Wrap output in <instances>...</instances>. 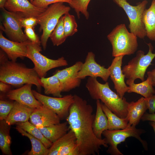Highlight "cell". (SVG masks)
<instances>
[{
    "label": "cell",
    "instance_id": "cell-18",
    "mask_svg": "<svg viewBox=\"0 0 155 155\" xmlns=\"http://www.w3.org/2000/svg\"><path fill=\"white\" fill-rule=\"evenodd\" d=\"M124 56L115 57L108 67L109 76L114 84V88L117 94L121 98L124 97L128 89V86L125 81V76L121 67Z\"/></svg>",
    "mask_w": 155,
    "mask_h": 155
},
{
    "label": "cell",
    "instance_id": "cell-35",
    "mask_svg": "<svg viewBox=\"0 0 155 155\" xmlns=\"http://www.w3.org/2000/svg\"><path fill=\"white\" fill-rule=\"evenodd\" d=\"M72 0H33L32 3L37 7L46 8L49 5L58 2L67 3L69 4Z\"/></svg>",
    "mask_w": 155,
    "mask_h": 155
},
{
    "label": "cell",
    "instance_id": "cell-17",
    "mask_svg": "<svg viewBox=\"0 0 155 155\" xmlns=\"http://www.w3.org/2000/svg\"><path fill=\"white\" fill-rule=\"evenodd\" d=\"M32 85L26 84L17 89L10 90L7 92L6 96L10 100L32 108H38L42 104L34 96L32 90Z\"/></svg>",
    "mask_w": 155,
    "mask_h": 155
},
{
    "label": "cell",
    "instance_id": "cell-13",
    "mask_svg": "<svg viewBox=\"0 0 155 155\" xmlns=\"http://www.w3.org/2000/svg\"><path fill=\"white\" fill-rule=\"evenodd\" d=\"M49 150L48 155H79L76 137L70 129L53 143Z\"/></svg>",
    "mask_w": 155,
    "mask_h": 155
},
{
    "label": "cell",
    "instance_id": "cell-3",
    "mask_svg": "<svg viewBox=\"0 0 155 155\" xmlns=\"http://www.w3.org/2000/svg\"><path fill=\"white\" fill-rule=\"evenodd\" d=\"M0 81L14 86L31 84L39 90L42 86L40 78L34 68L12 61L0 64Z\"/></svg>",
    "mask_w": 155,
    "mask_h": 155
},
{
    "label": "cell",
    "instance_id": "cell-21",
    "mask_svg": "<svg viewBox=\"0 0 155 155\" xmlns=\"http://www.w3.org/2000/svg\"><path fill=\"white\" fill-rule=\"evenodd\" d=\"M34 109L15 101L13 107L5 121L10 126L18 122L28 121Z\"/></svg>",
    "mask_w": 155,
    "mask_h": 155
},
{
    "label": "cell",
    "instance_id": "cell-12",
    "mask_svg": "<svg viewBox=\"0 0 155 155\" xmlns=\"http://www.w3.org/2000/svg\"><path fill=\"white\" fill-rule=\"evenodd\" d=\"M87 76L100 77L105 82L107 81L109 77L108 67L105 68L98 63L95 60L94 54L91 51L88 53L85 62L83 63L77 77L82 80Z\"/></svg>",
    "mask_w": 155,
    "mask_h": 155
},
{
    "label": "cell",
    "instance_id": "cell-20",
    "mask_svg": "<svg viewBox=\"0 0 155 155\" xmlns=\"http://www.w3.org/2000/svg\"><path fill=\"white\" fill-rule=\"evenodd\" d=\"M148 109L145 98L142 97L137 101L128 102V113L126 118L128 121V125L136 126Z\"/></svg>",
    "mask_w": 155,
    "mask_h": 155
},
{
    "label": "cell",
    "instance_id": "cell-10",
    "mask_svg": "<svg viewBox=\"0 0 155 155\" xmlns=\"http://www.w3.org/2000/svg\"><path fill=\"white\" fill-rule=\"evenodd\" d=\"M1 9L3 25H0L1 31L5 33L10 40L23 42L29 40L22 29V27L20 20L22 17L7 10L5 8Z\"/></svg>",
    "mask_w": 155,
    "mask_h": 155
},
{
    "label": "cell",
    "instance_id": "cell-9",
    "mask_svg": "<svg viewBox=\"0 0 155 155\" xmlns=\"http://www.w3.org/2000/svg\"><path fill=\"white\" fill-rule=\"evenodd\" d=\"M142 129H137L135 126H129L126 128L119 130L107 129L103 131L102 135L104 137L107 144L109 146L107 152L112 155H123L117 148L118 145L124 142L126 138L133 137L138 139L145 149H147L146 142L142 139L140 135L144 132Z\"/></svg>",
    "mask_w": 155,
    "mask_h": 155
},
{
    "label": "cell",
    "instance_id": "cell-2",
    "mask_svg": "<svg viewBox=\"0 0 155 155\" xmlns=\"http://www.w3.org/2000/svg\"><path fill=\"white\" fill-rule=\"evenodd\" d=\"M91 98L99 100L119 117L125 118L127 115L128 103L123 97L121 98L110 88L108 82L101 84L97 78L89 77L86 84Z\"/></svg>",
    "mask_w": 155,
    "mask_h": 155
},
{
    "label": "cell",
    "instance_id": "cell-15",
    "mask_svg": "<svg viewBox=\"0 0 155 155\" xmlns=\"http://www.w3.org/2000/svg\"><path fill=\"white\" fill-rule=\"evenodd\" d=\"M4 8L24 18H37L46 9L35 6L28 0H7Z\"/></svg>",
    "mask_w": 155,
    "mask_h": 155
},
{
    "label": "cell",
    "instance_id": "cell-44",
    "mask_svg": "<svg viewBox=\"0 0 155 155\" xmlns=\"http://www.w3.org/2000/svg\"><path fill=\"white\" fill-rule=\"evenodd\" d=\"M150 124L152 127L155 134V122L152 121L150 123Z\"/></svg>",
    "mask_w": 155,
    "mask_h": 155
},
{
    "label": "cell",
    "instance_id": "cell-37",
    "mask_svg": "<svg viewBox=\"0 0 155 155\" xmlns=\"http://www.w3.org/2000/svg\"><path fill=\"white\" fill-rule=\"evenodd\" d=\"M22 26L25 27H31L34 28L38 24L37 18L30 17L26 18H21L20 19Z\"/></svg>",
    "mask_w": 155,
    "mask_h": 155
},
{
    "label": "cell",
    "instance_id": "cell-7",
    "mask_svg": "<svg viewBox=\"0 0 155 155\" xmlns=\"http://www.w3.org/2000/svg\"><path fill=\"white\" fill-rule=\"evenodd\" d=\"M122 8L127 14L129 22L128 27L130 32L137 37L144 39L146 36V31L143 21V16L148 1L144 0L136 6H133L127 0H113Z\"/></svg>",
    "mask_w": 155,
    "mask_h": 155
},
{
    "label": "cell",
    "instance_id": "cell-36",
    "mask_svg": "<svg viewBox=\"0 0 155 155\" xmlns=\"http://www.w3.org/2000/svg\"><path fill=\"white\" fill-rule=\"evenodd\" d=\"M33 28L31 27L25 28L24 33L29 40L40 45V40Z\"/></svg>",
    "mask_w": 155,
    "mask_h": 155
},
{
    "label": "cell",
    "instance_id": "cell-30",
    "mask_svg": "<svg viewBox=\"0 0 155 155\" xmlns=\"http://www.w3.org/2000/svg\"><path fill=\"white\" fill-rule=\"evenodd\" d=\"M17 125L40 140L47 148L49 149L53 143L46 138L40 129L28 121L24 122H18Z\"/></svg>",
    "mask_w": 155,
    "mask_h": 155
},
{
    "label": "cell",
    "instance_id": "cell-31",
    "mask_svg": "<svg viewBox=\"0 0 155 155\" xmlns=\"http://www.w3.org/2000/svg\"><path fill=\"white\" fill-rule=\"evenodd\" d=\"M64 16L59 19L56 26L51 34L49 38L53 45L59 46L66 40L67 37L65 35L63 26Z\"/></svg>",
    "mask_w": 155,
    "mask_h": 155
},
{
    "label": "cell",
    "instance_id": "cell-6",
    "mask_svg": "<svg viewBox=\"0 0 155 155\" xmlns=\"http://www.w3.org/2000/svg\"><path fill=\"white\" fill-rule=\"evenodd\" d=\"M28 55L34 65V69L40 78L45 77L50 70L68 65L67 61L62 57L57 59L48 58L42 55L40 45L30 41L27 45Z\"/></svg>",
    "mask_w": 155,
    "mask_h": 155
},
{
    "label": "cell",
    "instance_id": "cell-34",
    "mask_svg": "<svg viewBox=\"0 0 155 155\" xmlns=\"http://www.w3.org/2000/svg\"><path fill=\"white\" fill-rule=\"evenodd\" d=\"M14 102L1 100H0V120H5L12 109Z\"/></svg>",
    "mask_w": 155,
    "mask_h": 155
},
{
    "label": "cell",
    "instance_id": "cell-14",
    "mask_svg": "<svg viewBox=\"0 0 155 155\" xmlns=\"http://www.w3.org/2000/svg\"><path fill=\"white\" fill-rule=\"evenodd\" d=\"M83 63L76 62L73 65L62 70H57L54 73L59 79L62 92H68L80 86L81 80L77 78V75Z\"/></svg>",
    "mask_w": 155,
    "mask_h": 155
},
{
    "label": "cell",
    "instance_id": "cell-25",
    "mask_svg": "<svg viewBox=\"0 0 155 155\" xmlns=\"http://www.w3.org/2000/svg\"><path fill=\"white\" fill-rule=\"evenodd\" d=\"M146 36L155 41V0H153L149 7L146 9L143 16Z\"/></svg>",
    "mask_w": 155,
    "mask_h": 155
},
{
    "label": "cell",
    "instance_id": "cell-40",
    "mask_svg": "<svg viewBox=\"0 0 155 155\" xmlns=\"http://www.w3.org/2000/svg\"><path fill=\"white\" fill-rule=\"evenodd\" d=\"M11 85L2 81L0 82V91L3 93L7 92L10 90Z\"/></svg>",
    "mask_w": 155,
    "mask_h": 155
},
{
    "label": "cell",
    "instance_id": "cell-38",
    "mask_svg": "<svg viewBox=\"0 0 155 155\" xmlns=\"http://www.w3.org/2000/svg\"><path fill=\"white\" fill-rule=\"evenodd\" d=\"M146 104L150 113H155V95L154 94L148 98H145Z\"/></svg>",
    "mask_w": 155,
    "mask_h": 155
},
{
    "label": "cell",
    "instance_id": "cell-16",
    "mask_svg": "<svg viewBox=\"0 0 155 155\" xmlns=\"http://www.w3.org/2000/svg\"><path fill=\"white\" fill-rule=\"evenodd\" d=\"M30 40L18 42L8 39L0 32V47L11 61H16L18 58L23 59L28 55L27 45Z\"/></svg>",
    "mask_w": 155,
    "mask_h": 155
},
{
    "label": "cell",
    "instance_id": "cell-41",
    "mask_svg": "<svg viewBox=\"0 0 155 155\" xmlns=\"http://www.w3.org/2000/svg\"><path fill=\"white\" fill-rule=\"evenodd\" d=\"M148 77L150 79L152 84L153 86H155V68L147 72Z\"/></svg>",
    "mask_w": 155,
    "mask_h": 155
},
{
    "label": "cell",
    "instance_id": "cell-8",
    "mask_svg": "<svg viewBox=\"0 0 155 155\" xmlns=\"http://www.w3.org/2000/svg\"><path fill=\"white\" fill-rule=\"evenodd\" d=\"M149 47L148 53L145 55L142 50H139L136 56L130 60L127 65L122 69L125 78L135 81L137 79L142 82L144 81V76L148 67L155 57V53H153V47L150 43H147Z\"/></svg>",
    "mask_w": 155,
    "mask_h": 155
},
{
    "label": "cell",
    "instance_id": "cell-11",
    "mask_svg": "<svg viewBox=\"0 0 155 155\" xmlns=\"http://www.w3.org/2000/svg\"><path fill=\"white\" fill-rule=\"evenodd\" d=\"M35 98L43 105L55 112L60 119L67 118L71 106L74 101L73 95L69 94L61 97H51L32 90Z\"/></svg>",
    "mask_w": 155,
    "mask_h": 155
},
{
    "label": "cell",
    "instance_id": "cell-24",
    "mask_svg": "<svg viewBox=\"0 0 155 155\" xmlns=\"http://www.w3.org/2000/svg\"><path fill=\"white\" fill-rule=\"evenodd\" d=\"M126 84L129 86L128 93H136L145 98H148L155 94V90L150 79L148 77L146 80L139 84H135L133 80L127 79Z\"/></svg>",
    "mask_w": 155,
    "mask_h": 155
},
{
    "label": "cell",
    "instance_id": "cell-23",
    "mask_svg": "<svg viewBox=\"0 0 155 155\" xmlns=\"http://www.w3.org/2000/svg\"><path fill=\"white\" fill-rule=\"evenodd\" d=\"M44 136L53 143L70 130L67 122L38 128Z\"/></svg>",
    "mask_w": 155,
    "mask_h": 155
},
{
    "label": "cell",
    "instance_id": "cell-39",
    "mask_svg": "<svg viewBox=\"0 0 155 155\" xmlns=\"http://www.w3.org/2000/svg\"><path fill=\"white\" fill-rule=\"evenodd\" d=\"M141 120L143 121H149L155 122V113H144L142 117Z\"/></svg>",
    "mask_w": 155,
    "mask_h": 155
},
{
    "label": "cell",
    "instance_id": "cell-22",
    "mask_svg": "<svg viewBox=\"0 0 155 155\" xmlns=\"http://www.w3.org/2000/svg\"><path fill=\"white\" fill-rule=\"evenodd\" d=\"M96 111L93 124V129L96 136L98 138L101 139L103 131L108 129V121L102 110L100 100H96Z\"/></svg>",
    "mask_w": 155,
    "mask_h": 155
},
{
    "label": "cell",
    "instance_id": "cell-32",
    "mask_svg": "<svg viewBox=\"0 0 155 155\" xmlns=\"http://www.w3.org/2000/svg\"><path fill=\"white\" fill-rule=\"evenodd\" d=\"M63 26L66 37L73 35L78 32V25L74 16L69 12L63 15Z\"/></svg>",
    "mask_w": 155,
    "mask_h": 155
},
{
    "label": "cell",
    "instance_id": "cell-29",
    "mask_svg": "<svg viewBox=\"0 0 155 155\" xmlns=\"http://www.w3.org/2000/svg\"><path fill=\"white\" fill-rule=\"evenodd\" d=\"M10 125L5 120L0 122V148L3 154H12L11 150V137L9 134Z\"/></svg>",
    "mask_w": 155,
    "mask_h": 155
},
{
    "label": "cell",
    "instance_id": "cell-26",
    "mask_svg": "<svg viewBox=\"0 0 155 155\" xmlns=\"http://www.w3.org/2000/svg\"><path fill=\"white\" fill-rule=\"evenodd\" d=\"M40 80L45 94L52 95L55 97L62 96L61 94L62 91L61 84L59 79L55 74H54L53 75L48 78H40Z\"/></svg>",
    "mask_w": 155,
    "mask_h": 155
},
{
    "label": "cell",
    "instance_id": "cell-27",
    "mask_svg": "<svg viewBox=\"0 0 155 155\" xmlns=\"http://www.w3.org/2000/svg\"><path fill=\"white\" fill-rule=\"evenodd\" d=\"M101 105L108 120V130L123 129L128 126V121L126 118H123L119 117L102 102H101Z\"/></svg>",
    "mask_w": 155,
    "mask_h": 155
},
{
    "label": "cell",
    "instance_id": "cell-1",
    "mask_svg": "<svg viewBox=\"0 0 155 155\" xmlns=\"http://www.w3.org/2000/svg\"><path fill=\"white\" fill-rule=\"evenodd\" d=\"M73 96L66 120L76 137L79 155L99 154L101 146L107 148L108 145L104 138H98L94 133L93 107L79 96Z\"/></svg>",
    "mask_w": 155,
    "mask_h": 155
},
{
    "label": "cell",
    "instance_id": "cell-4",
    "mask_svg": "<svg viewBox=\"0 0 155 155\" xmlns=\"http://www.w3.org/2000/svg\"><path fill=\"white\" fill-rule=\"evenodd\" d=\"M137 38L134 34L128 31L125 24L117 25L107 36L112 46V56L133 54L138 46Z\"/></svg>",
    "mask_w": 155,
    "mask_h": 155
},
{
    "label": "cell",
    "instance_id": "cell-5",
    "mask_svg": "<svg viewBox=\"0 0 155 155\" xmlns=\"http://www.w3.org/2000/svg\"><path fill=\"white\" fill-rule=\"evenodd\" d=\"M63 2L50 5L37 18L40 25V32L42 31L40 40L43 49L46 47L50 35L56 26L60 18L69 12L71 8Z\"/></svg>",
    "mask_w": 155,
    "mask_h": 155
},
{
    "label": "cell",
    "instance_id": "cell-42",
    "mask_svg": "<svg viewBox=\"0 0 155 155\" xmlns=\"http://www.w3.org/2000/svg\"><path fill=\"white\" fill-rule=\"evenodd\" d=\"M8 58L6 53L1 49L0 50V64L8 60Z\"/></svg>",
    "mask_w": 155,
    "mask_h": 155
},
{
    "label": "cell",
    "instance_id": "cell-28",
    "mask_svg": "<svg viewBox=\"0 0 155 155\" xmlns=\"http://www.w3.org/2000/svg\"><path fill=\"white\" fill-rule=\"evenodd\" d=\"M15 128L22 135L28 137L31 143L32 148L31 150L28 153V155H48L49 149L46 148L40 140L17 125Z\"/></svg>",
    "mask_w": 155,
    "mask_h": 155
},
{
    "label": "cell",
    "instance_id": "cell-45",
    "mask_svg": "<svg viewBox=\"0 0 155 155\" xmlns=\"http://www.w3.org/2000/svg\"><path fill=\"white\" fill-rule=\"evenodd\" d=\"M30 0V2H31L32 3V2L33 0Z\"/></svg>",
    "mask_w": 155,
    "mask_h": 155
},
{
    "label": "cell",
    "instance_id": "cell-43",
    "mask_svg": "<svg viewBox=\"0 0 155 155\" xmlns=\"http://www.w3.org/2000/svg\"><path fill=\"white\" fill-rule=\"evenodd\" d=\"M7 0H0V8L1 9L4 8V6Z\"/></svg>",
    "mask_w": 155,
    "mask_h": 155
},
{
    "label": "cell",
    "instance_id": "cell-33",
    "mask_svg": "<svg viewBox=\"0 0 155 155\" xmlns=\"http://www.w3.org/2000/svg\"><path fill=\"white\" fill-rule=\"evenodd\" d=\"M91 0H72L69 4L74 9L77 16L80 18V13L84 16L86 19L89 18V14L88 11V7Z\"/></svg>",
    "mask_w": 155,
    "mask_h": 155
},
{
    "label": "cell",
    "instance_id": "cell-19",
    "mask_svg": "<svg viewBox=\"0 0 155 155\" xmlns=\"http://www.w3.org/2000/svg\"><path fill=\"white\" fill-rule=\"evenodd\" d=\"M30 119L31 123L38 128L58 124L61 119L55 112L43 105L34 109Z\"/></svg>",
    "mask_w": 155,
    "mask_h": 155
}]
</instances>
